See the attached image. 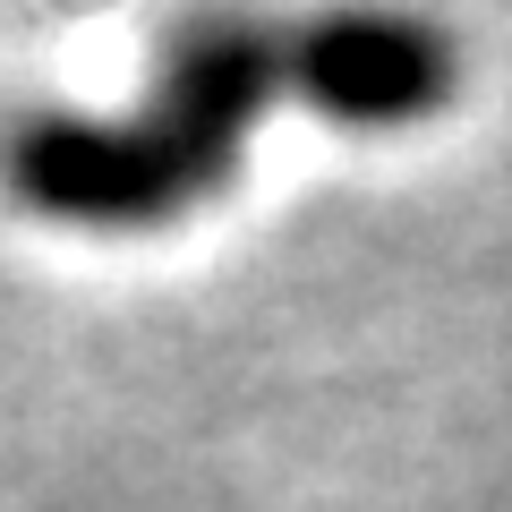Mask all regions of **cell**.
Segmentation results:
<instances>
[{"instance_id": "cell-2", "label": "cell", "mask_w": 512, "mask_h": 512, "mask_svg": "<svg viewBox=\"0 0 512 512\" xmlns=\"http://www.w3.org/2000/svg\"><path fill=\"white\" fill-rule=\"evenodd\" d=\"M282 52H291V94L333 128H419L453 103L461 86V52L436 18L419 9H393V0H333L316 18L282 26Z\"/></svg>"}, {"instance_id": "cell-1", "label": "cell", "mask_w": 512, "mask_h": 512, "mask_svg": "<svg viewBox=\"0 0 512 512\" xmlns=\"http://www.w3.org/2000/svg\"><path fill=\"white\" fill-rule=\"evenodd\" d=\"M274 94H291L282 26L256 9H197L171 26L137 111H18L0 128V188L60 231H163L231 188Z\"/></svg>"}]
</instances>
